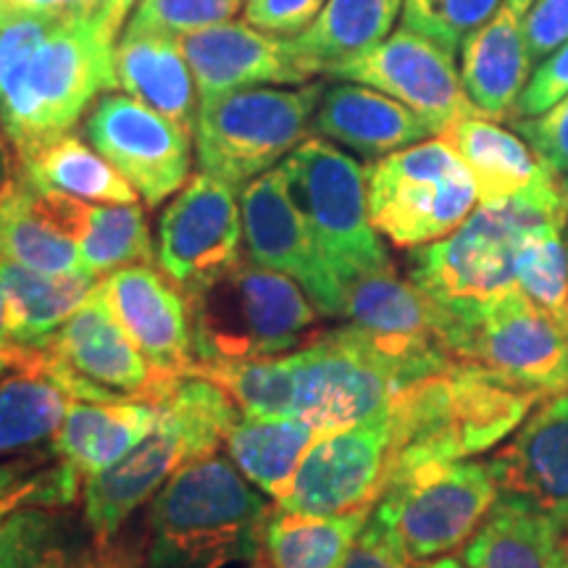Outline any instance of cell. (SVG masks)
Wrapping results in <instances>:
<instances>
[{"instance_id":"6da1fadb","label":"cell","mask_w":568,"mask_h":568,"mask_svg":"<svg viewBox=\"0 0 568 568\" xmlns=\"http://www.w3.org/2000/svg\"><path fill=\"white\" fill-rule=\"evenodd\" d=\"M116 40L103 3L27 13L0 32V130L17 161L74 130L119 88Z\"/></svg>"},{"instance_id":"7a4b0ae2","label":"cell","mask_w":568,"mask_h":568,"mask_svg":"<svg viewBox=\"0 0 568 568\" xmlns=\"http://www.w3.org/2000/svg\"><path fill=\"white\" fill-rule=\"evenodd\" d=\"M542 397L485 366L453 361L403 389L389 406L387 485L426 464L464 460L495 447Z\"/></svg>"},{"instance_id":"3957f363","label":"cell","mask_w":568,"mask_h":568,"mask_svg":"<svg viewBox=\"0 0 568 568\" xmlns=\"http://www.w3.org/2000/svg\"><path fill=\"white\" fill-rule=\"evenodd\" d=\"M550 219L568 224V193L564 176L545 166L524 193L479 203L447 237L414 247L408 280L450 316L471 314L516 287L518 245L531 226Z\"/></svg>"},{"instance_id":"277c9868","label":"cell","mask_w":568,"mask_h":568,"mask_svg":"<svg viewBox=\"0 0 568 568\" xmlns=\"http://www.w3.org/2000/svg\"><path fill=\"white\" fill-rule=\"evenodd\" d=\"M272 506L230 456L197 458L159 489L145 568H224L255 558Z\"/></svg>"},{"instance_id":"5b68a950","label":"cell","mask_w":568,"mask_h":568,"mask_svg":"<svg viewBox=\"0 0 568 568\" xmlns=\"http://www.w3.org/2000/svg\"><path fill=\"white\" fill-rule=\"evenodd\" d=\"M240 416L224 389L203 376H184L161 403L151 435L82 487V516L95 545L113 542L134 510L159 495L176 471L216 453Z\"/></svg>"},{"instance_id":"8992f818","label":"cell","mask_w":568,"mask_h":568,"mask_svg":"<svg viewBox=\"0 0 568 568\" xmlns=\"http://www.w3.org/2000/svg\"><path fill=\"white\" fill-rule=\"evenodd\" d=\"M197 364H245L293 353L316 335L318 308L290 276L240 261L187 295Z\"/></svg>"},{"instance_id":"52a82bcc","label":"cell","mask_w":568,"mask_h":568,"mask_svg":"<svg viewBox=\"0 0 568 568\" xmlns=\"http://www.w3.org/2000/svg\"><path fill=\"white\" fill-rule=\"evenodd\" d=\"M324 82L240 88L197 101L193 142L201 172L243 190L308 140Z\"/></svg>"},{"instance_id":"ba28073f","label":"cell","mask_w":568,"mask_h":568,"mask_svg":"<svg viewBox=\"0 0 568 568\" xmlns=\"http://www.w3.org/2000/svg\"><path fill=\"white\" fill-rule=\"evenodd\" d=\"M280 166L290 195L345 293L364 276L393 272L387 247L372 224L366 169L358 161L335 142L308 138Z\"/></svg>"},{"instance_id":"9c48e42d","label":"cell","mask_w":568,"mask_h":568,"mask_svg":"<svg viewBox=\"0 0 568 568\" xmlns=\"http://www.w3.org/2000/svg\"><path fill=\"white\" fill-rule=\"evenodd\" d=\"M366 190L376 232L406 251L447 237L479 203L471 172L443 138L368 163Z\"/></svg>"},{"instance_id":"30bf717a","label":"cell","mask_w":568,"mask_h":568,"mask_svg":"<svg viewBox=\"0 0 568 568\" xmlns=\"http://www.w3.org/2000/svg\"><path fill=\"white\" fill-rule=\"evenodd\" d=\"M497 497L500 489L487 460H447L397 477L376 500L372 516L416 566L466 548Z\"/></svg>"},{"instance_id":"8fae6325","label":"cell","mask_w":568,"mask_h":568,"mask_svg":"<svg viewBox=\"0 0 568 568\" xmlns=\"http://www.w3.org/2000/svg\"><path fill=\"white\" fill-rule=\"evenodd\" d=\"M453 358L485 366L539 397L568 393V335L521 287L466 316H450Z\"/></svg>"},{"instance_id":"7c38bea8","label":"cell","mask_w":568,"mask_h":568,"mask_svg":"<svg viewBox=\"0 0 568 568\" xmlns=\"http://www.w3.org/2000/svg\"><path fill=\"white\" fill-rule=\"evenodd\" d=\"M42 355L69 393L88 403H163L182 382L142 355L111 314L101 284L42 345Z\"/></svg>"},{"instance_id":"4fadbf2b","label":"cell","mask_w":568,"mask_h":568,"mask_svg":"<svg viewBox=\"0 0 568 568\" xmlns=\"http://www.w3.org/2000/svg\"><path fill=\"white\" fill-rule=\"evenodd\" d=\"M82 134L151 209L187 184L193 134L126 92L98 98Z\"/></svg>"},{"instance_id":"5bb4252c","label":"cell","mask_w":568,"mask_h":568,"mask_svg":"<svg viewBox=\"0 0 568 568\" xmlns=\"http://www.w3.org/2000/svg\"><path fill=\"white\" fill-rule=\"evenodd\" d=\"M247 261L290 276L305 290L318 314L343 318L347 293L326 264L314 232L290 195L282 166L268 169L240 190Z\"/></svg>"},{"instance_id":"9a60e30c","label":"cell","mask_w":568,"mask_h":568,"mask_svg":"<svg viewBox=\"0 0 568 568\" xmlns=\"http://www.w3.org/2000/svg\"><path fill=\"white\" fill-rule=\"evenodd\" d=\"M326 77L385 92L416 111L435 134H443L458 119L481 116L477 105L468 101L456 53L408 27H400L379 45L339 63Z\"/></svg>"},{"instance_id":"2e32d148","label":"cell","mask_w":568,"mask_h":568,"mask_svg":"<svg viewBox=\"0 0 568 568\" xmlns=\"http://www.w3.org/2000/svg\"><path fill=\"white\" fill-rule=\"evenodd\" d=\"M243 211L237 187L211 174H195L176 193L159 222L161 272L184 295L243 261Z\"/></svg>"},{"instance_id":"e0dca14e","label":"cell","mask_w":568,"mask_h":568,"mask_svg":"<svg viewBox=\"0 0 568 568\" xmlns=\"http://www.w3.org/2000/svg\"><path fill=\"white\" fill-rule=\"evenodd\" d=\"M389 416L324 432L297 466L276 506L301 514L337 516L374 508L387 485Z\"/></svg>"},{"instance_id":"ac0fdd59","label":"cell","mask_w":568,"mask_h":568,"mask_svg":"<svg viewBox=\"0 0 568 568\" xmlns=\"http://www.w3.org/2000/svg\"><path fill=\"white\" fill-rule=\"evenodd\" d=\"M101 290L111 314L159 372L174 379L193 376L197 358L190 303L166 274L153 264L122 266L103 276Z\"/></svg>"},{"instance_id":"d6986e66","label":"cell","mask_w":568,"mask_h":568,"mask_svg":"<svg viewBox=\"0 0 568 568\" xmlns=\"http://www.w3.org/2000/svg\"><path fill=\"white\" fill-rule=\"evenodd\" d=\"M88 201L24 180L17 169L0 184V261L34 272H82L80 237Z\"/></svg>"},{"instance_id":"ffe728a7","label":"cell","mask_w":568,"mask_h":568,"mask_svg":"<svg viewBox=\"0 0 568 568\" xmlns=\"http://www.w3.org/2000/svg\"><path fill=\"white\" fill-rule=\"evenodd\" d=\"M500 497H518L568 527V393L545 397L487 460Z\"/></svg>"},{"instance_id":"44dd1931","label":"cell","mask_w":568,"mask_h":568,"mask_svg":"<svg viewBox=\"0 0 568 568\" xmlns=\"http://www.w3.org/2000/svg\"><path fill=\"white\" fill-rule=\"evenodd\" d=\"M197 95H219L261 84H305L308 71L297 61L293 40L253 24L222 21L182 38Z\"/></svg>"},{"instance_id":"7402d4cb","label":"cell","mask_w":568,"mask_h":568,"mask_svg":"<svg viewBox=\"0 0 568 568\" xmlns=\"http://www.w3.org/2000/svg\"><path fill=\"white\" fill-rule=\"evenodd\" d=\"M159 414L161 403H71L51 439L63 506L82 495L88 479L122 460L140 439L151 435Z\"/></svg>"},{"instance_id":"603a6c76","label":"cell","mask_w":568,"mask_h":568,"mask_svg":"<svg viewBox=\"0 0 568 568\" xmlns=\"http://www.w3.org/2000/svg\"><path fill=\"white\" fill-rule=\"evenodd\" d=\"M535 0H503L460 45V80L468 101L493 122L514 119L518 98L535 74L527 45V13Z\"/></svg>"},{"instance_id":"cb8c5ba5","label":"cell","mask_w":568,"mask_h":568,"mask_svg":"<svg viewBox=\"0 0 568 568\" xmlns=\"http://www.w3.org/2000/svg\"><path fill=\"white\" fill-rule=\"evenodd\" d=\"M311 130L374 161L435 134L408 105L368 84L343 80L324 84Z\"/></svg>"},{"instance_id":"d4e9b609","label":"cell","mask_w":568,"mask_h":568,"mask_svg":"<svg viewBox=\"0 0 568 568\" xmlns=\"http://www.w3.org/2000/svg\"><path fill=\"white\" fill-rule=\"evenodd\" d=\"M113 59L119 88L126 95L138 98L193 134L201 95L180 38L126 24Z\"/></svg>"},{"instance_id":"484cf974","label":"cell","mask_w":568,"mask_h":568,"mask_svg":"<svg viewBox=\"0 0 568 568\" xmlns=\"http://www.w3.org/2000/svg\"><path fill=\"white\" fill-rule=\"evenodd\" d=\"M466 568H568V527L518 497H497L464 548Z\"/></svg>"},{"instance_id":"4316f807","label":"cell","mask_w":568,"mask_h":568,"mask_svg":"<svg viewBox=\"0 0 568 568\" xmlns=\"http://www.w3.org/2000/svg\"><path fill=\"white\" fill-rule=\"evenodd\" d=\"M372 510L316 516L280 508L274 503L251 568H343Z\"/></svg>"},{"instance_id":"83f0119b","label":"cell","mask_w":568,"mask_h":568,"mask_svg":"<svg viewBox=\"0 0 568 568\" xmlns=\"http://www.w3.org/2000/svg\"><path fill=\"white\" fill-rule=\"evenodd\" d=\"M343 318L395 343H435L443 347H447V332L453 324L443 305L422 293L410 280H400L395 268L353 282L347 287Z\"/></svg>"},{"instance_id":"f1b7e54d","label":"cell","mask_w":568,"mask_h":568,"mask_svg":"<svg viewBox=\"0 0 568 568\" xmlns=\"http://www.w3.org/2000/svg\"><path fill=\"white\" fill-rule=\"evenodd\" d=\"M447 145L460 155L477 184L479 203H500L531 187L545 172L529 142L518 132L495 124L487 116H466L443 134Z\"/></svg>"},{"instance_id":"f546056e","label":"cell","mask_w":568,"mask_h":568,"mask_svg":"<svg viewBox=\"0 0 568 568\" xmlns=\"http://www.w3.org/2000/svg\"><path fill=\"white\" fill-rule=\"evenodd\" d=\"M403 0H326L308 30L295 34L293 51L308 77L329 74L393 34Z\"/></svg>"},{"instance_id":"4dcf8cb0","label":"cell","mask_w":568,"mask_h":568,"mask_svg":"<svg viewBox=\"0 0 568 568\" xmlns=\"http://www.w3.org/2000/svg\"><path fill=\"white\" fill-rule=\"evenodd\" d=\"M74 400L38 347L24 366L0 379V458L53 439Z\"/></svg>"},{"instance_id":"1f68e13d","label":"cell","mask_w":568,"mask_h":568,"mask_svg":"<svg viewBox=\"0 0 568 568\" xmlns=\"http://www.w3.org/2000/svg\"><path fill=\"white\" fill-rule=\"evenodd\" d=\"M295 416H240L224 437V450L243 477L274 497H284L308 447L322 437Z\"/></svg>"},{"instance_id":"d6a6232c","label":"cell","mask_w":568,"mask_h":568,"mask_svg":"<svg viewBox=\"0 0 568 568\" xmlns=\"http://www.w3.org/2000/svg\"><path fill=\"white\" fill-rule=\"evenodd\" d=\"M0 282L9 297L13 345L42 347L67 324L101 280L84 272L48 274L0 261Z\"/></svg>"},{"instance_id":"836d02e7","label":"cell","mask_w":568,"mask_h":568,"mask_svg":"<svg viewBox=\"0 0 568 568\" xmlns=\"http://www.w3.org/2000/svg\"><path fill=\"white\" fill-rule=\"evenodd\" d=\"M17 172L32 184L88 203H138L140 195L80 134L67 132L17 161Z\"/></svg>"},{"instance_id":"e575fe53","label":"cell","mask_w":568,"mask_h":568,"mask_svg":"<svg viewBox=\"0 0 568 568\" xmlns=\"http://www.w3.org/2000/svg\"><path fill=\"white\" fill-rule=\"evenodd\" d=\"M80 258L82 272L98 280L122 266L153 264V240L140 203H88Z\"/></svg>"},{"instance_id":"d590c367","label":"cell","mask_w":568,"mask_h":568,"mask_svg":"<svg viewBox=\"0 0 568 568\" xmlns=\"http://www.w3.org/2000/svg\"><path fill=\"white\" fill-rule=\"evenodd\" d=\"M500 3L503 0H403V27L456 53Z\"/></svg>"},{"instance_id":"8d00e7d4","label":"cell","mask_w":568,"mask_h":568,"mask_svg":"<svg viewBox=\"0 0 568 568\" xmlns=\"http://www.w3.org/2000/svg\"><path fill=\"white\" fill-rule=\"evenodd\" d=\"M240 9L243 0H140L138 11L126 24L187 38L213 24L232 21Z\"/></svg>"},{"instance_id":"74e56055","label":"cell","mask_w":568,"mask_h":568,"mask_svg":"<svg viewBox=\"0 0 568 568\" xmlns=\"http://www.w3.org/2000/svg\"><path fill=\"white\" fill-rule=\"evenodd\" d=\"M55 508H21L0 527V568H32L55 548L59 516Z\"/></svg>"},{"instance_id":"f35d334b","label":"cell","mask_w":568,"mask_h":568,"mask_svg":"<svg viewBox=\"0 0 568 568\" xmlns=\"http://www.w3.org/2000/svg\"><path fill=\"white\" fill-rule=\"evenodd\" d=\"M514 130L529 142L550 172L558 176L568 174V95L537 116L514 119Z\"/></svg>"},{"instance_id":"ab89813d","label":"cell","mask_w":568,"mask_h":568,"mask_svg":"<svg viewBox=\"0 0 568 568\" xmlns=\"http://www.w3.org/2000/svg\"><path fill=\"white\" fill-rule=\"evenodd\" d=\"M564 95H568V42L535 69L529 84L518 98L514 119L537 116V113L548 111L552 103H558Z\"/></svg>"},{"instance_id":"60d3db41","label":"cell","mask_w":568,"mask_h":568,"mask_svg":"<svg viewBox=\"0 0 568 568\" xmlns=\"http://www.w3.org/2000/svg\"><path fill=\"white\" fill-rule=\"evenodd\" d=\"M326 0H245V21L272 34H301L318 17Z\"/></svg>"},{"instance_id":"b9f144b4","label":"cell","mask_w":568,"mask_h":568,"mask_svg":"<svg viewBox=\"0 0 568 568\" xmlns=\"http://www.w3.org/2000/svg\"><path fill=\"white\" fill-rule=\"evenodd\" d=\"M529 55L539 67L550 53L568 42V0H535L527 13Z\"/></svg>"},{"instance_id":"7bdbcfd3","label":"cell","mask_w":568,"mask_h":568,"mask_svg":"<svg viewBox=\"0 0 568 568\" xmlns=\"http://www.w3.org/2000/svg\"><path fill=\"white\" fill-rule=\"evenodd\" d=\"M343 568H414V564L397 548L393 535L372 516Z\"/></svg>"},{"instance_id":"ee69618b","label":"cell","mask_w":568,"mask_h":568,"mask_svg":"<svg viewBox=\"0 0 568 568\" xmlns=\"http://www.w3.org/2000/svg\"><path fill=\"white\" fill-rule=\"evenodd\" d=\"M69 568H142V558L126 545H98Z\"/></svg>"},{"instance_id":"f6af8a7d","label":"cell","mask_w":568,"mask_h":568,"mask_svg":"<svg viewBox=\"0 0 568 568\" xmlns=\"http://www.w3.org/2000/svg\"><path fill=\"white\" fill-rule=\"evenodd\" d=\"M13 3L30 13H67V11L92 9V6L103 3V0H13Z\"/></svg>"},{"instance_id":"bcb514c9","label":"cell","mask_w":568,"mask_h":568,"mask_svg":"<svg viewBox=\"0 0 568 568\" xmlns=\"http://www.w3.org/2000/svg\"><path fill=\"white\" fill-rule=\"evenodd\" d=\"M30 468H32L30 458L13 460V464H0V495L11 493L13 487L21 485V481L30 477Z\"/></svg>"},{"instance_id":"7dc6e473","label":"cell","mask_w":568,"mask_h":568,"mask_svg":"<svg viewBox=\"0 0 568 568\" xmlns=\"http://www.w3.org/2000/svg\"><path fill=\"white\" fill-rule=\"evenodd\" d=\"M34 351H38V347H21V345L0 347V379L9 376L11 372H17L19 366H24L34 355Z\"/></svg>"},{"instance_id":"c3c4849f","label":"cell","mask_w":568,"mask_h":568,"mask_svg":"<svg viewBox=\"0 0 568 568\" xmlns=\"http://www.w3.org/2000/svg\"><path fill=\"white\" fill-rule=\"evenodd\" d=\"M134 6V0H103V9H105V17L113 24V30H122V24L126 21V13Z\"/></svg>"},{"instance_id":"681fc988","label":"cell","mask_w":568,"mask_h":568,"mask_svg":"<svg viewBox=\"0 0 568 568\" xmlns=\"http://www.w3.org/2000/svg\"><path fill=\"white\" fill-rule=\"evenodd\" d=\"M11 324H9V297H6L3 282H0V347H11Z\"/></svg>"},{"instance_id":"f907efd6","label":"cell","mask_w":568,"mask_h":568,"mask_svg":"<svg viewBox=\"0 0 568 568\" xmlns=\"http://www.w3.org/2000/svg\"><path fill=\"white\" fill-rule=\"evenodd\" d=\"M27 13H30V11L19 9V6L13 3V0H0V32H3L6 27H11L13 21H19L21 17H27Z\"/></svg>"},{"instance_id":"816d5d0a","label":"cell","mask_w":568,"mask_h":568,"mask_svg":"<svg viewBox=\"0 0 568 568\" xmlns=\"http://www.w3.org/2000/svg\"><path fill=\"white\" fill-rule=\"evenodd\" d=\"M32 568H69V560H67V552H63L61 548H53L48 550L45 556H42L38 564H34Z\"/></svg>"},{"instance_id":"f5cc1de1","label":"cell","mask_w":568,"mask_h":568,"mask_svg":"<svg viewBox=\"0 0 568 568\" xmlns=\"http://www.w3.org/2000/svg\"><path fill=\"white\" fill-rule=\"evenodd\" d=\"M414 568H466V564H460L458 558H435V560H424V564H416Z\"/></svg>"},{"instance_id":"db71d44e","label":"cell","mask_w":568,"mask_h":568,"mask_svg":"<svg viewBox=\"0 0 568 568\" xmlns=\"http://www.w3.org/2000/svg\"><path fill=\"white\" fill-rule=\"evenodd\" d=\"M13 172L11 166V155H9V148H6V142L0 140V184L9 180V174Z\"/></svg>"},{"instance_id":"11a10c76","label":"cell","mask_w":568,"mask_h":568,"mask_svg":"<svg viewBox=\"0 0 568 568\" xmlns=\"http://www.w3.org/2000/svg\"><path fill=\"white\" fill-rule=\"evenodd\" d=\"M564 184H566V193H568V176H566V182H564Z\"/></svg>"},{"instance_id":"9f6ffc18","label":"cell","mask_w":568,"mask_h":568,"mask_svg":"<svg viewBox=\"0 0 568 568\" xmlns=\"http://www.w3.org/2000/svg\"><path fill=\"white\" fill-rule=\"evenodd\" d=\"M566 245H568V232H566Z\"/></svg>"}]
</instances>
